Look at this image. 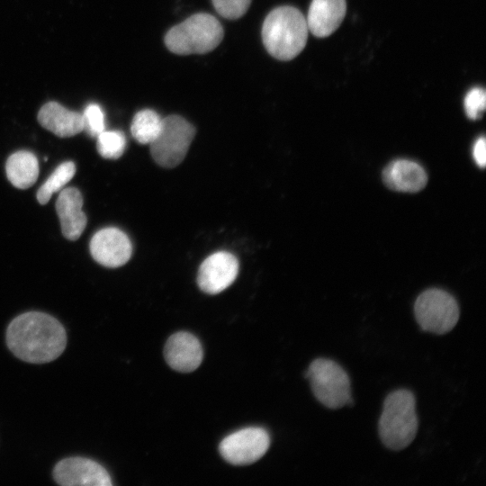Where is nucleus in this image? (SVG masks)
Returning a JSON list of instances; mask_svg holds the SVG:
<instances>
[{
    "mask_svg": "<svg viewBox=\"0 0 486 486\" xmlns=\"http://www.w3.org/2000/svg\"><path fill=\"white\" fill-rule=\"evenodd\" d=\"M6 345L19 359L44 364L58 358L67 346V332L53 316L28 311L15 317L6 329Z\"/></svg>",
    "mask_w": 486,
    "mask_h": 486,
    "instance_id": "obj_1",
    "label": "nucleus"
},
{
    "mask_svg": "<svg viewBox=\"0 0 486 486\" xmlns=\"http://www.w3.org/2000/svg\"><path fill=\"white\" fill-rule=\"evenodd\" d=\"M308 31L306 18L300 10L280 6L271 11L263 22V43L274 58L290 60L304 49Z\"/></svg>",
    "mask_w": 486,
    "mask_h": 486,
    "instance_id": "obj_2",
    "label": "nucleus"
},
{
    "mask_svg": "<svg viewBox=\"0 0 486 486\" xmlns=\"http://www.w3.org/2000/svg\"><path fill=\"white\" fill-rule=\"evenodd\" d=\"M418 428L416 400L412 392L400 389L390 392L383 401L378 421L382 443L391 450H402L412 443Z\"/></svg>",
    "mask_w": 486,
    "mask_h": 486,
    "instance_id": "obj_3",
    "label": "nucleus"
},
{
    "mask_svg": "<svg viewBox=\"0 0 486 486\" xmlns=\"http://www.w3.org/2000/svg\"><path fill=\"white\" fill-rule=\"evenodd\" d=\"M222 38L220 22L209 14L200 13L171 28L165 36V44L176 54H201L214 50Z\"/></svg>",
    "mask_w": 486,
    "mask_h": 486,
    "instance_id": "obj_4",
    "label": "nucleus"
},
{
    "mask_svg": "<svg viewBox=\"0 0 486 486\" xmlns=\"http://www.w3.org/2000/svg\"><path fill=\"white\" fill-rule=\"evenodd\" d=\"M305 377L313 395L325 407L338 410L354 404L349 376L337 362L317 358L309 365Z\"/></svg>",
    "mask_w": 486,
    "mask_h": 486,
    "instance_id": "obj_5",
    "label": "nucleus"
},
{
    "mask_svg": "<svg viewBox=\"0 0 486 486\" xmlns=\"http://www.w3.org/2000/svg\"><path fill=\"white\" fill-rule=\"evenodd\" d=\"M414 314L423 331L443 335L457 324L460 310L453 295L442 289L431 288L416 299Z\"/></svg>",
    "mask_w": 486,
    "mask_h": 486,
    "instance_id": "obj_6",
    "label": "nucleus"
},
{
    "mask_svg": "<svg viewBox=\"0 0 486 486\" xmlns=\"http://www.w3.org/2000/svg\"><path fill=\"white\" fill-rule=\"evenodd\" d=\"M194 135V127L184 118L179 115L163 118L158 135L149 144L153 159L166 168L178 166L185 158Z\"/></svg>",
    "mask_w": 486,
    "mask_h": 486,
    "instance_id": "obj_7",
    "label": "nucleus"
},
{
    "mask_svg": "<svg viewBox=\"0 0 486 486\" xmlns=\"http://www.w3.org/2000/svg\"><path fill=\"white\" fill-rule=\"evenodd\" d=\"M270 446L268 433L261 428H246L224 437L220 454L234 465L250 464L260 459Z\"/></svg>",
    "mask_w": 486,
    "mask_h": 486,
    "instance_id": "obj_8",
    "label": "nucleus"
},
{
    "mask_svg": "<svg viewBox=\"0 0 486 486\" xmlns=\"http://www.w3.org/2000/svg\"><path fill=\"white\" fill-rule=\"evenodd\" d=\"M55 482L62 486H111L107 470L96 461L81 457H67L56 464L53 469Z\"/></svg>",
    "mask_w": 486,
    "mask_h": 486,
    "instance_id": "obj_9",
    "label": "nucleus"
},
{
    "mask_svg": "<svg viewBox=\"0 0 486 486\" xmlns=\"http://www.w3.org/2000/svg\"><path fill=\"white\" fill-rule=\"evenodd\" d=\"M238 273V261L227 251L209 256L200 266L197 283L200 289L209 294H217L227 289Z\"/></svg>",
    "mask_w": 486,
    "mask_h": 486,
    "instance_id": "obj_10",
    "label": "nucleus"
},
{
    "mask_svg": "<svg viewBox=\"0 0 486 486\" xmlns=\"http://www.w3.org/2000/svg\"><path fill=\"white\" fill-rule=\"evenodd\" d=\"M90 253L93 258L106 267H119L126 264L132 254L129 237L117 228H104L91 238Z\"/></svg>",
    "mask_w": 486,
    "mask_h": 486,
    "instance_id": "obj_11",
    "label": "nucleus"
},
{
    "mask_svg": "<svg viewBox=\"0 0 486 486\" xmlns=\"http://www.w3.org/2000/svg\"><path fill=\"white\" fill-rule=\"evenodd\" d=\"M164 356L172 369L190 373L201 364L203 352L197 338L191 333L181 331L173 334L167 339Z\"/></svg>",
    "mask_w": 486,
    "mask_h": 486,
    "instance_id": "obj_12",
    "label": "nucleus"
},
{
    "mask_svg": "<svg viewBox=\"0 0 486 486\" xmlns=\"http://www.w3.org/2000/svg\"><path fill=\"white\" fill-rule=\"evenodd\" d=\"M84 201L80 191L75 187L63 189L56 202L61 231L69 240H76L83 233L87 219L82 211Z\"/></svg>",
    "mask_w": 486,
    "mask_h": 486,
    "instance_id": "obj_13",
    "label": "nucleus"
},
{
    "mask_svg": "<svg viewBox=\"0 0 486 486\" xmlns=\"http://www.w3.org/2000/svg\"><path fill=\"white\" fill-rule=\"evenodd\" d=\"M346 12V0H312L306 18L308 30L316 37H327L339 27Z\"/></svg>",
    "mask_w": 486,
    "mask_h": 486,
    "instance_id": "obj_14",
    "label": "nucleus"
},
{
    "mask_svg": "<svg viewBox=\"0 0 486 486\" xmlns=\"http://www.w3.org/2000/svg\"><path fill=\"white\" fill-rule=\"evenodd\" d=\"M37 119L44 129L61 138L72 137L84 130L82 113L67 109L55 101L43 104Z\"/></svg>",
    "mask_w": 486,
    "mask_h": 486,
    "instance_id": "obj_15",
    "label": "nucleus"
},
{
    "mask_svg": "<svg viewBox=\"0 0 486 486\" xmlns=\"http://www.w3.org/2000/svg\"><path fill=\"white\" fill-rule=\"evenodd\" d=\"M382 180L392 190L416 193L423 189L428 176L424 168L408 159L392 161L382 171Z\"/></svg>",
    "mask_w": 486,
    "mask_h": 486,
    "instance_id": "obj_16",
    "label": "nucleus"
},
{
    "mask_svg": "<svg viewBox=\"0 0 486 486\" xmlns=\"http://www.w3.org/2000/svg\"><path fill=\"white\" fill-rule=\"evenodd\" d=\"M5 172L8 180L14 186L19 189H27L31 187L38 178V158L31 151H17L7 158Z\"/></svg>",
    "mask_w": 486,
    "mask_h": 486,
    "instance_id": "obj_17",
    "label": "nucleus"
},
{
    "mask_svg": "<svg viewBox=\"0 0 486 486\" xmlns=\"http://www.w3.org/2000/svg\"><path fill=\"white\" fill-rule=\"evenodd\" d=\"M162 119L153 110L139 111L133 117L130 132L132 137L140 144H150L158 135Z\"/></svg>",
    "mask_w": 486,
    "mask_h": 486,
    "instance_id": "obj_18",
    "label": "nucleus"
},
{
    "mask_svg": "<svg viewBox=\"0 0 486 486\" xmlns=\"http://www.w3.org/2000/svg\"><path fill=\"white\" fill-rule=\"evenodd\" d=\"M76 174V165L72 161H65L58 165L50 177L37 192V200L46 204L54 193L60 191Z\"/></svg>",
    "mask_w": 486,
    "mask_h": 486,
    "instance_id": "obj_19",
    "label": "nucleus"
},
{
    "mask_svg": "<svg viewBox=\"0 0 486 486\" xmlns=\"http://www.w3.org/2000/svg\"><path fill=\"white\" fill-rule=\"evenodd\" d=\"M98 153L107 159H117L126 148V138L121 130H104L97 137Z\"/></svg>",
    "mask_w": 486,
    "mask_h": 486,
    "instance_id": "obj_20",
    "label": "nucleus"
},
{
    "mask_svg": "<svg viewBox=\"0 0 486 486\" xmlns=\"http://www.w3.org/2000/svg\"><path fill=\"white\" fill-rule=\"evenodd\" d=\"M84 130L92 137L96 138L105 130L104 114L102 108L96 104H88L83 113Z\"/></svg>",
    "mask_w": 486,
    "mask_h": 486,
    "instance_id": "obj_21",
    "label": "nucleus"
},
{
    "mask_svg": "<svg viewBox=\"0 0 486 486\" xmlns=\"http://www.w3.org/2000/svg\"><path fill=\"white\" fill-rule=\"evenodd\" d=\"M217 13L227 19H238L248 9L251 0H212Z\"/></svg>",
    "mask_w": 486,
    "mask_h": 486,
    "instance_id": "obj_22",
    "label": "nucleus"
},
{
    "mask_svg": "<svg viewBox=\"0 0 486 486\" xmlns=\"http://www.w3.org/2000/svg\"><path fill=\"white\" fill-rule=\"evenodd\" d=\"M486 94L482 88L471 89L464 97V109L466 115L475 120L482 116L485 110Z\"/></svg>",
    "mask_w": 486,
    "mask_h": 486,
    "instance_id": "obj_23",
    "label": "nucleus"
},
{
    "mask_svg": "<svg viewBox=\"0 0 486 486\" xmlns=\"http://www.w3.org/2000/svg\"><path fill=\"white\" fill-rule=\"evenodd\" d=\"M472 156L476 164L484 167L486 164V145L483 137L479 138L473 144Z\"/></svg>",
    "mask_w": 486,
    "mask_h": 486,
    "instance_id": "obj_24",
    "label": "nucleus"
}]
</instances>
